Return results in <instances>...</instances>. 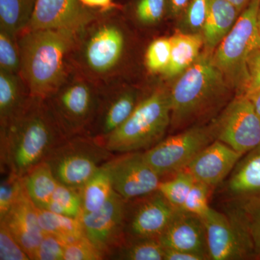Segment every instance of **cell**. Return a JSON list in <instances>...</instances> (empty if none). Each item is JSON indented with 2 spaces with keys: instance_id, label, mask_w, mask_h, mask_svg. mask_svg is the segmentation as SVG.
I'll return each instance as SVG.
<instances>
[{
  "instance_id": "30bf717a",
  "label": "cell",
  "mask_w": 260,
  "mask_h": 260,
  "mask_svg": "<svg viewBox=\"0 0 260 260\" xmlns=\"http://www.w3.org/2000/svg\"><path fill=\"white\" fill-rule=\"evenodd\" d=\"M213 125L216 140L242 155L260 147V116L245 95H237Z\"/></svg>"
},
{
  "instance_id": "1f68e13d",
  "label": "cell",
  "mask_w": 260,
  "mask_h": 260,
  "mask_svg": "<svg viewBox=\"0 0 260 260\" xmlns=\"http://www.w3.org/2000/svg\"><path fill=\"white\" fill-rule=\"evenodd\" d=\"M195 181L191 173L184 169L174 174L171 179H161L158 190L174 208L181 209Z\"/></svg>"
},
{
  "instance_id": "7a4b0ae2",
  "label": "cell",
  "mask_w": 260,
  "mask_h": 260,
  "mask_svg": "<svg viewBox=\"0 0 260 260\" xmlns=\"http://www.w3.org/2000/svg\"><path fill=\"white\" fill-rule=\"evenodd\" d=\"M65 138L45 99L30 98L16 116L0 124L1 173L23 178Z\"/></svg>"
},
{
  "instance_id": "2e32d148",
  "label": "cell",
  "mask_w": 260,
  "mask_h": 260,
  "mask_svg": "<svg viewBox=\"0 0 260 260\" xmlns=\"http://www.w3.org/2000/svg\"><path fill=\"white\" fill-rule=\"evenodd\" d=\"M101 13L87 8L80 0H37L26 30H80Z\"/></svg>"
},
{
  "instance_id": "ba28073f",
  "label": "cell",
  "mask_w": 260,
  "mask_h": 260,
  "mask_svg": "<svg viewBox=\"0 0 260 260\" xmlns=\"http://www.w3.org/2000/svg\"><path fill=\"white\" fill-rule=\"evenodd\" d=\"M115 154L86 135L65 138L45 160L59 184L80 189Z\"/></svg>"
},
{
  "instance_id": "277c9868",
  "label": "cell",
  "mask_w": 260,
  "mask_h": 260,
  "mask_svg": "<svg viewBox=\"0 0 260 260\" xmlns=\"http://www.w3.org/2000/svg\"><path fill=\"white\" fill-rule=\"evenodd\" d=\"M229 86L214 63L213 53L200 54L169 88L171 127L185 128L209 114L223 102Z\"/></svg>"
},
{
  "instance_id": "8d00e7d4",
  "label": "cell",
  "mask_w": 260,
  "mask_h": 260,
  "mask_svg": "<svg viewBox=\"0 0 260 260\" xmlns=\"http://www.w3.org/2000/svg\"><path fill=\"white\" fill-rule=\"evenodd\" d=\"M210 186L196 181L180 210L204 218L210 209L208 204Z\"/></svg>"
},
{
  "instance_id": "d6986e66",
  "label": "cell",
  "mask_w": 260,
  "mask_h": 260,
  "mask_svg": "<svg viewBox=\"0 0 260 260\" xmlns=\"http://www.w3.org/2000/svg\"><path fill=\"white\" fill-rule=\"evenodd\" d=\"M0 221L5 222L15 240L30 259L34 260L45 232L39 223L37 207L28 198L25 190Z\"/></svg>"
},
{
  "instance_id": "4316f807",
  "label": "cell",
  "mask_w": 260,
  "mask_h": 260,
  "mask_svg": "<svg viewBox=\"0 0 260 260\" xmlns=\"http://www.w3.org/2000/svg\"><path fill=\"white\" fill-rule=\"evenodd\" d=\"M37 0H0V28L18 36L28 28Z\"/></svg>"
},
{
  "instance_id": "60d3db41",
  "label": "cell",
  "mask_w": 260,
  "mask_h": 260,
  "mask_svg": "<svg viewBox=\"0 0 260 260\" xmlns=\"http://www.w3.org/2000/svg\"><path fill=\"white\" fill-rule=\"evenodd\" d=\"M246 67L248 80L243 95L249 96L260 90V48L254 51L248 58Z\"/></svg>"
},
{
  "instance_id": "603a6c76",
  "label": "cell",
  "mask_w": 260,
  "mask_h": 260,
  "mask_svg": "<svg viewBox=\"0 0 260 260\" xmlns=\"http://www.w3.org/2000/svg\"><path fill=\"white\" fill-rule=\"evenodd\" d=\"M28 198L39 209H46L50 203L58 182L45 161L32 168L23 178Z\"/></svg>"
},
{
  "instance_id": "7c38bea8",
  "label": "cell",
  "mask_w": 260,
  "mask_h": 260,
  "mask_svg": "<svg viewBox=\"0 0 260 260\" xmlns=\"http://www.w3.org/2000/svg\"><path fill=\"white\" fill-rule=\"evenodd\" d=\"M126 203V200L114 191L100 209L80 215L84 234L106 259H109L125 241Z\"/></svg>"
},
{
  "instance_id": "7402d4cb",
  "label": "cell",
  "mask_w": 260,
  "mask_h": 260,
  "mask_svg": "<svg viewBox=\"0 0 260 260\" xmlns=\"http://www.w3.org/2000/svg\"><path fill=\"white\" fill-rule=\"evenodd\" d=\"M31 97L21 75L0 70V124L16 116Z\"/></svg>"
},
{
  "instance_id": "836d02e7",
  "label": "cell",
  "mask_w": 260,
  "mask_h": 260,
  "mask_svg": "<svg viewBox=\"0 0 260 260\" xmlns=\"http://www.w3.org/2000/svg\"><path fill=\"white\" fill-rule=\"evenodd\" d=\"M21 54L18 37L0 28V70L20 74Z\"/></svg>"
},
{
  "instance_id": "c3c4849f",
  "label": "cell",
  "mask_w": 260,
  "mask_h": 260,
  "mask_svg": "<svg viewBox=\"0 0 260 260\" xmlns=\"http://www.w3.org/2000/svg\"><path fill=\"white\" fill-rule=\"evenodd\" d=\"M253 197H254V196H253ZM257 197H259V198H260V194L259 195H257Z\"/></svg>"
},
{
  "instance_id": "f6af8a7d",
  "label": "cell",
  "mask_w": 260,
  "mask_h": 260,
  "mask_svg": "<svg viewBox=\"0 0 260 260\" xmlns=\"http://www.w3.org/2000/svg\"><path fill=\"white\" fill-rule=\"evenodd\" d=\"M229 3L234 5L237 8L240 13L245 9L247 5L250 3L251 0H226Z\"/></svg>"
},
{
  "instance_id": "5b68a950",
  "label": "cell",
  "mask_w": 260,
  "mask_h": 260,
  "mask_svg": "<svg viewBox=\"0 0 260 260\" xmlns=\"http://www.w3.org/2000/svg\"><path fill=\"white\" fill-rule=\"evenodd\" d=\"M169 88L162 84L146 92L127 120L102 140L114 154L145 151L164 139L171 126Z\"/></svg>"
},
{
  "instance_id": "ee69618b",
  "label": "cell",
  "mask_w": 260,
  "mask_h": 260,
  "mask_svg": "<svg viewBox=\"0 0 260 260\" xmlns=\"http://www.w3.org/2000/svg\"><path fill=\"white\" fill-rule=\"evenodd\" d=\"M191 0H168L167 18H181Z\"/></svg>"
},
{
  "instance_id": "3957f363",
  "label": "cell",
  "mask_w": 260,
  "mask_h": 260,
  "mask_svg": "<svg viewBox=\"0 0 260 260\" xmlns=\"http://www.w3.org/2000/svg\"><path fill=\"white\" fill-rule=\"evenodd\" d=\"M78 30H25L18 36L20 75L32 97L46 99L71 72L70 54Z\"/></svg>"
},
{
  "instance_id": "52a82bcc",
  "label": "cell",
  "mask_w": 260,
  "mask_h": 260,
  "mask_svg": "<svg viewBox=\"0 0 260 260\" xmlns=\"http://www.w3.org/2000/svg\"><path fill=\"white\" fill-rule=\"evenodd\" d=\"M260 0H251L237 18L232 30L213 53L214 63L228 83L243 95L248 80V58L260 48L258 15Z\"/></svg>"
},
{
  "instance_id": "8fae6325",
  "label": "cell",
  "mask_w": 260,
  "mask_h": 260,
  "mask_svg": "<svg viewBox=\"0 0 260 260\" xmlns=\"http://www.w3.org/2000/svg\"><path fill=\"white\" fill-rule=\"evenodd\" d=\"M146 92L128 81L103 87L96 114L86 135L102 141L122 125Z\"/></svg>"
},
{
  "instance_id": "7dc6e473",
  "label": "cell",
  "mask_w": 260,
  "mask_h": 260,
  "mask_svg": "<svg viewBox=\"0 0 260 260\" xmlns=\"http://www.w3.org/2000/svg\"><path fill=\"white\" fill-rule=\"evenodd\" d=\"M258 28H259V32L260 34V10L259 12V15H258Z\"/></svg>"
},
{
  "instance_id": "9a60e30c",
  "label": "cell",
  "mask_w": 260,
  "mask_h": 260,
  "mask_svg": "<svg viewBox=\"0 0 260 260\" xmlns=\"http://www.w3.org/2000/svg\"><path fill=\"white\" fill-rule=\"evenodd\" d=\"M177 210L158 190L126 200L124 220L126 239H159Z\"/></svg>"
},
{
  "instance_id": "8992f818",
  "label": "cell",
  "mask_w": 260,
  "mask_h": 260,
  "mask_svg": "<svg viewBox=\"0 0 260 260\" xmlns=\"http://www.w3.org/2000/svg\"><path fill=\"white\" fill-rule=\"evenodd\" d=\"M101 90L98 84L73 68L45 99L66 138L87 134L96 114Z\"/></svg>"
},
{
  "instance_id": "f35d334b",
  "label": "cell",
  "mask_w": 260,
  "mask_h": 260,
  "mask_svg": "<svg viewBox=\"0 0 260 260\" xmlns=\"http://www.w3.org/2000/svg\"><path fill=\"white\" fill-rule=\"evenodd\" d=\"M0 259L30 260L4 221H0Z\"/></svg>"
},
{
  "instance_id": "4fadbf2b",
  "label": "cell",
  "mask_w": 260,
  "mask_h": 260,
  "mask_svg": "<svg viewBox=\"0 0 260 260\" xmlns=\"http://www.w3.org/2000/svg\"><path fill=\"white\" fill-rule=\"evenodd\" d=\"M113 189L125 200L158 190L161 178L145 160L143 151L115 154L105 162Z\"/></svg>"
},
{
  "instance_id": "b9f144b4",
  "label": "cell",
  "mask_w": 260,
  "mask_h": 260,
  "mask_svg": "<svg viewBox=\"0 0 260 260\" xmlns=\"http://www.w3.org/2000/svg\"><path fill=\"white\" fill-rule=\"evenodd\" d=\"M82 4L90 9L108 12L114 10H122V3H116L114 0H80Z\"/></svg>"
},
{
  "instance_id": "e575fe53",
  "label": "cell",
  "mask_w": 260,
  "mask_h": 260,
  "mask_svg": "<svg viewBox=\"0 0 260 260\" xmlns=\"http://www.w3.org/2000/svg\"><path fill=\"white\" fill-rule=\"evenodd\" d=\"M210 0H191L181 15V31L202 34L209 8Z\"/></svg>"
},
{
  "instance_id": "f546056e",
  "label": "cell",
  "mask_w": 260,
  "mask_h": 260,
  "mask_svg": "<svg viewBox=\"0 0 260 260\" xmlns=\"http://www.w3.org/2000/svg\"><path fill=\"white\" fill-rule=\"evenodd\" d=\"M171 53L170 37H159L152 40L147 46L143 57L147 73L151 75H164L170 64Z\"/></svg>"
},
{
  "instance_id": "ac0fdd59",
  "label": "cell",
  "mask_w": 260,
  "mask_h": 260,
  "mask_svg": "<svg viewBox=\"0 0 260 260\" xmlns=\"http://www.w3.org/2000/svg\"><path fill=\"white\" fill-rule=\"evenodd\" d=\"M159 240L164 247L189 251L210 259L204 221L194 214L178 209Z\"/></svg>"
},
{
  "instance_id": "7bdbcfd3",
  "label": "cell",
  "mask_w": 260,
  "mask_h": 260,
  "mask_svg": "<svg viewBox=\"0 0 260 260\" xmlns=\"http://www.w3.org/2000/svg\"><path fill=\"white\" fill-rule=\"evenodd\" d=\"M205 256L172 248L164 247V260H205Z\"/></svg>"
},
{
  "instance_id": "d4e9b609",
  "label": "cell",
  "mask_w": 260,
  "mask_h": 260,
  "mask_svg": "<svg viewBox=\"0 0 260 260\" xmlns=\"http://www.w3.org/2000/svg\"><path fill=\"white\" fill-rule=\"evenodd\" d=\"M168 0H129L123 4L122 14L128 22L142 28L157 26L167 18Z\"/></svg>"
},
{
  "instance_id": "74e56055",
  "label": "cell",
  "mask_w": 260,
  "mask_h": 260,
  "mask_svg": "<svg viewBox=\"0 0 260 260\" xmlns=\"http://www.w3.org/2000/svg\"><path fill=\"white\" fill-rule=\"evenodd\" d=\"M105 256L93 245V243L83 237L68 243L65 246L64 260H101Z\"/></svg>"
},
{
  "instance_id": "9c48e42d",
  "label": "cell",
  "mask_w": 260,
  "mask_h": 260,
  "mask_svg": "<svg viewBox=\"0 0 260 260\" xmlns=\"http://www.w3.org/2000/svg\"><path fill=\"white\" fill-rule=\"evenodd\" d=\"M215 140L213 124L195 126L164 138L143 153L145 160L162 179L186 169L191 160Z\"/></svg>"
},
{
  "instance_id": "ffe728a7",
  "label": "cell",
  "mask_w": 260,
  "mask_h": 260,
  "mask_svg": "<svg viewBox=\"0 0 260 260\" xmlns=\"http://www.w3.org/2000/svg\"><path fill=\"white\" fill-rule=\"evenodd\" d=\"M240 12L226 0H210L202 35L206 50L213 53L237 21Z\"/></svg>"
},
{
  "instance_id": "44dd1931",
  "label": "cell",
  "mask_w": 260,
  "mask_h": 260,
  "mask_svg": "<svg viewBox=\"0 0 260 260\" xmlns=\"http://www.w3.org/2000/svg\"><path fill=\"white\" fill-rule=\"evenodd\" d=\"M172 44L171 61L169 68L162 76L174 78L191 66L200 55L204 45L202 34H190L177 31L170 37Z\"/></svg>"
},
{
  "instance_id": "cb8c5ba5",
  "label": "cell",
  "mask_w": 260,
  "mask_h": 260,
  "mask_svg": "<svg viewBox=\"0 0 260 260\" xmlns=\"http://www.w3.org/2000/svg\"><path fill=\"white\" fill-rule=\"evenodd\" d=\"M229 189L244 198L260 194V147L251 151L234 171Z\"/></svg>"
},
{
  "instance_id": "bcb514c9",
  "label": "cell",
  "mask_w": 260,
  "mask_h": 260,
  "mask_svg": "<svg viewBox=\"0 0 260 260\" xmlns=\"http://www.w3.org/2000/svg\"><path fill=\"white\" fill-rule=\"evenodd\" d=\"M247 97H249V99H250L253 105L255 108L256 112L260 116V90L254 92V93L251 94L250 95Z\"/></svg>"
},
{
  "instance_id": "f1b7e54d",
  "label": "cell",
  "mask_w": 260,
  "mask_h": 260,
  "mask_svg": "<svg viewBox=\"0 0 260 260\" xmlns=\"http://www.w3.org/2000/svg\"><path fill=\"white\" fill-rule=\"evenodd\" d=\"M38 215L39 223L45 234L60 238L67 244L85 237L79 218H71L39 208H38Z\"/></svg>"
},
{
  "instance_id": "ab89813d",
  "label": "cell",
  "mask_w": 260,
  "mask_h": 260,
  "mask_svg": "<svg viewBox=\"0 0 260 260\" xmlns=\"http://www.w3.org/2000/svg\"><path fill=\"white\" fill-rule=\"evenodd\" d=\"M67 242L50 234H45L38 246L34 260H64Z\"/></svg>"
},
{
  "instance_id": "83f0119b",
  "label": "cell",
  "mask_w": 260,
  "mask_h": 260,
  "mask_svg": "<svg viewBox=\"0 0 260 260\" xmlns=\"http://www.w3.org/2000/svg\"><path fill=\"white\" fill-rule=\"evenodd\" d=\"M164 246L157 238H126L109 259L164 260Z\"/></svg>"
},
{
  "instance_id": "4dcf8cb0",
  "label": "cell",
  "mask_w": 260,
  "mask_h": 260,
  "mask_svg": "<svg viewBox=\"0 0 260 260\" xmlns=\"http://www.w3.org/2000/svg\"><path fill=\"white\" fill-rule=\"evenodd\" d=\"M45 210L71 218H80L83 208L79 189L59 183Z\"/></svg>"
},
{
  "instance_id": "d6a6232c",
  "label": "cell",
  "mask_w": 260,
  "mask_h": 260,
  "mask_svg": "<svg viewBox=\"0 0 260 260\" xmlns=\"http://www.w3.org/2000/svg\"><path fill=\"white\" fill-rule=\"evenodd\" d=\"M244 198L242 213L239 216L250 238L254 259H260V198L254 196Z\"/></svg>"
},
{
  "instance_id": "d590c367",
  "label": "cell",
  "mask_w": 260,
  "mask_h": 260,
  "mask_svg": "<svg viewBox=\"0 0 260 260\" xmlns=\"http://www.w3.org/2000/svg\"><path fill=\"white\" fill-rule=\"evenodd\" d=\"M5 175L0 184V220L6 216L25 191L21 177L12 174Z\"/></svg>"
},
{
  "instance_id": "5bb4252c",
  "label": "cell",
  "mask_w": 260,
  "mask_h": 260,
  "mask_svg": "<svg viewBox=\"0 0 260 260\" xmlns=\"http://www.w3.org/2000/svg\"><path fill=\"white\" fill-rule=\"evenodd\" d=\"M203 220L210 259H254L250 238L240 217L235 224L223 214L210 208Z\"/></svg>"
},
{
  "instance_id": "6da1fadb",
  "label": "cell",
  "mask_w": 260,
  "mask_h": 260,
  "mask_svg": "<svg viewBox=\"0 0 260 260\" xmlns=\"http://www.w3.org/2000/svg\"><path fill=\"white\" fill-rule=\"evenodd\" d=\"M120 10L103 12L78 30L72 68L101 88L128 81L133 35Z\"/></svg>"
},
{
  "instance_id": "e0dca14e",
  "label": "cell",
  "mask_w": 260,
  "mask_h": 260,
  "mask_svg": "<svg viewBox=\"0 0 260 260\" xmlns=\"http://www.w3.org/2000/svg\"><path fill=\"white\" fill-rule=\"evenodd\" d=\"M242 155L229 145L215 140L203 149L186 169L195 180L212 187L227 177Z\"/></svg>"
},
{
  "instance_id": "484cf974",
  "label": "cell",
  "mask_w": 260,
  "mask_h": 260,
  "mask_svg": "<svg viewBox=\"0 0 260 260\" xmlns=\"http://www.w3.org/2000/svg\"><path fill=\"white\" fill-rule=\"evenodd\" d=\"M83 213H91L102 208L114 192L112 179L105 164L79 189Z\"/></svg>"
}]
</instances>
